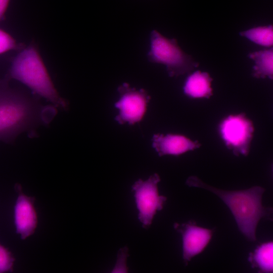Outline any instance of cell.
<instances>
[{"label":"cell","instance_id":"cell-1","mask_svg":"<svg viewBox=\"0 0 273 273\" xmlns=\"http://www.w3.org/2000/svg\"><path fill=\"white\" fill-rule=\"evenodd\" d=\"M6 77L0 79V141L13 142L21 133L34 136L35 130L48 124L56 110L52 105L42 106L34 98L11 88Z\"/></svg>","mask_w":273,"mask_h":273},{"label":"cell","instance_id":"cell-2","mask_svg":"<svg viewBox=\"0 0 273 273\" xmlns=\"http://www.w3.org/2000/svg\"><path fill=\"white\" fill-rule=\"evenodd\" d=\"M186 184L207 190L218 196L227 205L233 214L238 228L250 241L256 240V229L259 220L269 216L271 208L262 205V196L265 190L259 186L237 191H228L216 189L202 181L195 176L189 177Z\"/></svg>","mask_w":273,"mask_h":273},{"label":"cell","instance_id":"cell-3","mask_svg":"<svg viewBox=\"0 0 273 273\" xmlns=\"http://www.w3.org/2000/svg\"><path fill=\"white\" fill-rule=\"evenodd\" d=\"M6 77L9 80L14 79L21 82L34 94L43 97L54 106L67 108L66 102L58 94L34 45L23 49L13 59Z\"/></svg>","mask_w":273,"mask_h":273},{"label":"cell","instance_id":"cell-4","mask_svg":"<svg viewBox=\"0 0 273 273\" xmlns=\"http://www.w3.org/2000/svg\"><path fill=\"white\" fill-rule=\"evenodd\" d=\"M150 62L164 64L170 76L188 73L199 66L191 56L185 53L175 39H168L155 30L150 34Z\"/></svg>","mask_w":273,"mask_h":273},{"label":"cell","instance_id":"cell-5","mask_svg":"<svg viewBox=\"0 0 273 273\" xmlns=\"http://www.w3.org/2000/svg\"><path fill=\"white\" fill-rule=\"evenodd\" d=\"M160 177L157 173L152 175L146 180L139 179L132 186L139 210L138 218L144 228L150 227L154 216L163 208L166 197L159 196L157 184Z\"/></svg>","mask_w":273,"mask_h":273},{"label":"cell","instance_id":"cell-6","mask_svg":"<svg viewBox=\"0 0 273 273\" xmlns=\"http://www.w3.org/2000/svg\"><path fill=\"white\" fill-rule=\"evenodd\" d=\"M220 132L226 146L235 155H248L254 127L244 114L228 116L221 123Z\"/></svg>","mask_w":273,"mask_h":273},{"label":"cell","instance_id":"cell-7","mask_svg":"<svg viewBox=\"0 0 273 273\" xmlns=\"http://www.w3.org/2000/svg\"><path fill=\"white\" fill-rule=\"evenodd\" d=\"M120 98L115 104L119 110L116 120L120 124H133L143 118L150 96L144 89H136L124 83L118 88Z\"/></svg>","mask_w":273,"mask_h":273},{"label":"cell","instance_id":"cell-8","mask_svg":"<svg viewBox=\"0 0 273 273\" xmlns=\"http://www.w3.org/2000/svg\"><path fill=\"white\" fill-rule=\"evenodd\" d=\"M18 196L14 209L16 232L22 240L32 235L37 224V214L34 207L35 198L25 195L19 184L15 186Z\"/></svg>","mask_w":273,"mask_h":273},{"label":"cell","instance_id":"cell-9","mask_svg":"<svg viewBox=\"0 0 273 273\" xmlns=\"http://www.w3.org/2000/svg\"><path fill=\"white\" fill-rule=\"evenodd\" d=\"M174 228L183 238V259L186 265L191 258L201 252L211 239V230L198 226L193 222L181 225L175 224Z\"/></svg>","mask_w":273,"mask_h":273},{"label":"cell","instance_id":"cell-10","mask_svg":"<svg viewBox=\"0 0 273 273\" xmlns=\"http://www.w3.org/2000/svg\"><path fill=\"white\" fill-rule=\"evenodd\" d=\"M201 144L186 137L176 134L154 135L153 146L160 156L165 155H178L199 148Z\"/></svg>","mask_w":273,"mask_h":273},{"label":"cell","instance_id":"cell-11","mask_svg":"<svg viewBox=\"0 0 273 273\" xmlns=\"http://www.w3.org/2000/svg\"><path fill=\"white\" fill-rule=\"evenodd\" d=\"M212 80L208 73L197 71L188 77L184 87V92L192 98H209L212 95Z\"/></svg>","mask_w":273,"mask_h":273},{"label":"cell","instance_id":"cell-12","mask_svg":"<svg viewBox=\"0 0 273 273\" xmlns=\"http://www.w3.org/2000/svg\"><path fill=\"white\" fill-rule=\"evenodd\" d=\"M249 57L255 63L253 67L254 77L263 78L268 77L272 79V48L251 53Z\"/></svg>","mask_w":273,"mask_h":273},{"label":"cell","instance_id":"cell-13","mask_svg":"<svg viewBox=\"0 0 273 273\" xmlns=\"http://www.w3.org/2000/svg\"><path fill=\"white\" fill-rule=\"evenodd\" d=\"M272 242L265 243L260 246L253 253H251L249 260L253 266L258 267L264 272L272 271Z\"/></svg>","mask_w":273,"mask_h":273},{"label":"cell","instance_id":"cell-14","mask_svg":"<svg viewBox=\"0 0 273 273\" xmlns=\"http://www.w3.org/2000/svg\"><path fill=\"white\" fill-rule=\"evenodd\" d=\"M252 41L258 44L271 47L273 43L272 26L258 27L240 33Z\"/></svg>","mask_w":273,"mask_h":273},{"label":"cell","instance_id":"cell-15","mask_svg":"<svg viewBox=\"0 0 273 273\" xmlns=\"http://www.w3.org/2000/svg\"><path fill=\"white\" fill-rule=\"evenodd\" d=\"M21 49L22 44L18 43L11 35L0 29V54Z\"/></svg>","mask_w":273,"mask_h":273},{"label":"cell","instance_id":"cell-16","mask_svg":"<svg viewBox=\"0 0 273 273\" xmlns=\"http://www.w3.org/2000/svg\"><path fill=\"white\" fill-rule=\"evenodd\" d=\"M14 260L11 252L0 244V272L12 270Z\"/></svg>","mask_w":273,"mask_h":273},{"label":"cell","instance_id":"cell-17","mask_svg":"<svg viewBox=\"0 0 273 273\" xmlns=\"http://www.w3.org/2000/svg\"><path fill=\"white\" fill-rule=\"evenodd\" d=\"M10 0H0V21L4 18Z\"/></svg>","mask_w":273,"mask_h":273}]
</instances>
